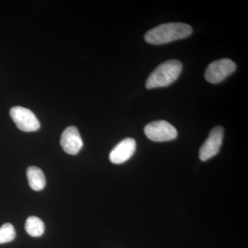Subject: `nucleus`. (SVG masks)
<instances>
[{"mask_svg": "<svg viewBox=\"0 0 248 248\" xmlns=\"http://www.w3.org/2000/svg\"><path fill=\"white\" fill-rule=\"evenodd\" d=\"M236 68V63L230 59L212 62L205 71V79L211 84H218L232 74Z\"/></svg>", "mask_w": 248, "mask_h": 248, "instance_id": "nucleus-3", "label": "nucleus"}, {"mask_svg": "<svg viewBox=\"0 0 248 248\" xmlns=\"http://www.w3.org/2000/svg\"><path fill=\"white\" fill-rule=\"evenodd\" d=\"M182 63L179 60H171L160 64L148 77L146 89H152L169 86L180 76Z\"/></svg>", "mask_w": 248, "mask_h": 248, "instance_id": "nucleus-2", "label": "nucleus"}, {"mask_svg": "<svg viewBox=\"0 0 248 248\" xmlns=\"http://www.w3.org/2000/svg\"><path fill=\"white\" fill-rule=\"evenodd\" d=\"M147 138L153 141H169L174 140L177 136L176 128L166 121H155L145 127Z\"/></svg>", "mask_w": 248, "mask_h": 248, "instance_id": "nucleus-4", "label": "nucleus"}, {"mask_svg": "<svg viewBox=\"0 0 248 248\" xmlns=\"http://www.w3.org/2000/svg\"><path fill=\"white\" fill-rule=\"evenodd\" d=\"M136 141L132 138L122 140L110 153V161L115 164H121L128 161L136 151Z\"/></svg>", "mask_w": 248, "mask_h": 248, "instance_id": "nucleus-8", "label": "nucleus"}, {"mask_svg": "<svg viewBox=\"0 0 248 248\" xmlns=\"http://www.w3.org/2000/svg\"><path fill=\"white\" fill-rule=\"evenodd\" d=\"M61 146L67 154L76 155L79 153L83 147V141L77 127L65 129L62 135Z\"/></svg>", "mask_w": 248, "mask_h": 248, "instance_id": "nucleus-7", "label": "nucleus"}, {"mask_svg": "<svg viewBox=\"0 0 248 248\" xmlns=\"http://www.w3.org/2000/svg\"><path fill=\"white\" fill-rule=\"evenodd\" d=\"M192 28L184 23H168L161 24L148 31L145 40L151 45H161L174 41L182 40L192 34Z\"/></svg>", "mask_w": 248, "mask_h": 248, "instance_id": "nucleus-1", "label": "nucleus"}, {"mask_svg": "<svg viewBox=\"0 0 248 248\" xmlns=\"http://www.w3.org/2000/svg\"><path fill=\"white\" fill-rule=\"evenodd\" d=\"M25 230L32 237H39L45 233V223L38 217H30L26 221Z\"/></svg>", "mask_w": 248, "mask_h": 248, "instance_id": "nucleus-10", "label": "nucleus"}, {"mask_svg": "<svg viewBox=\"0 0 248 248\" xmlns=\"http://www.w3.org/2000/svg\"><path fill=\"white\" fill-rule=\"evenodd\" d=\"M27 174L29 186L32 190L40 191L45 188L46 181L42 169L36 166H31L27 169Z\"/></svg>", "mask_w": 248, "mask_h": 248, "instance_id": "nucleus-9", "label": "nucleus"}, {"mask_svg": "<svg viewBox=\"0 0 248 248\" xmlns=\"http://www.w3.org/2000/svg\"><path fill=\"white\" fill-rule=\"evenodd\" d=\"M16 236V232L11 223H4L0 227V244H6L14 241Z\"/></svg>", "mask_w": 248, "mask_h": 248, "instance_id": "nucleus-11", "label": "nucleus"}, {"mask_svg": "<svg viewBox=\"0 0 248 248\" xmlns=\"http://www.w3.org/2000/svg\"><path fill=\"white\" fill-rule=\"evenodd\" d=\"M224 130L221 126L214 128L209 134L208 139L201 147L200 158L205 161L218 154L223 142Z\"/></svg>", "mask_w": 248, "mask_h": 248, "instance_id": "nucleus-6", "label": "nucleus"}, {"mask_svg": "<svg viewBox=\"0 0 248 248\" xmlns=\"http://www.w3.org/2000/svg\"><path fill=\"white\" fill-rule=\"evenodd\" d=\"M10 115L19 130L24 132H35L40 128V123L35 114L29 109L14 107L10 110Z\"/></svg>", "mask_w": 248, "mask_h": 248, "instance_id": "nucleus-5", "label": "nucleus"}]
</instances>
